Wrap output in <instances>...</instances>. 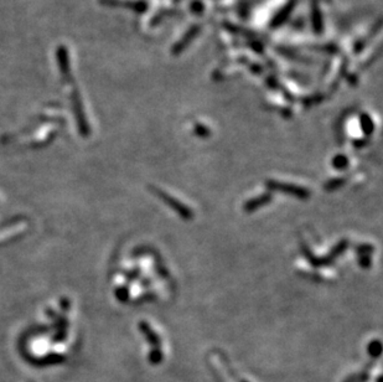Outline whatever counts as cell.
<instances>
[{
    "instance_id": "3",
    "label": "cell",
    "mask_w": 383,
    "mask_h": 382,
    "mask_svg": "<svg viewBox=\"0 0 383 382\" xmlns=\"http://www.w3.org/2000/svg\"><path fill=\"white\" fill-rule=\"evenodd\" d=\"M143 333L147 335V338L149 339V342H150L151 345H155L156 349H159V344H160L159 337L156 335V334H154L150 329H149V326H148L147 324H145V325H143Z\"/></svg>"
},
{
    "instance_id": "2",
    "label": "cell",
    "mask_w": 383,
    "mask_h": 382,
    "mask_svg": "<svg viewBox=\"0 0 383 382\" xmlns=\"http://www.w3.org/2000/svg\"><path fill=\"white\" fill-rule=\"evenodd\" d=\"M272 189H277V190H289L288 194L292 195H297L299 197H306L309 195V191L305 190V189L298 188V186H293V185H278V184H269Z\"/></svg>"
},
{
    "instance_id": "4",
    "label": "cell",
    "mask_w": 383,
    "mask_h": 382,
    "mask_svg": "<svg viewBox=\"0 0 383 382\" xmlns=\"http://www.w3.org/2000/svg\"><path fill=\"white\" fill-rule=\"evenodd\" d=\"M381 350H382V346H381L380 341H373L372 344L368 346V351H370V355L373 356V358H377L380 356Z\"/></svg>"
},
{
    "instance_id": "5",
    "label": "cell",
    "mask_w": 383,
    "mask_h": 382,
    "mask_svg": "<svg viewBox=\"0 0 383 382\" xmlns=\"http://www.w3.org/2000/svg\"><path fill=\"white\" fill-rule=\"evenodd\" d=\"M161 360H163V355H161L160 350H159V349L153 350V353L150 354L151 363H159Z\"/></svg>"
},
{
    "instance_id": "1",
    "label": "cell",
    "mask_w": 383,
    "mask_h": 382,
    "mask_svg": "<svg viewBox=\"0 0 383 382\" xmlns=\"http://www.w3.org/2000/svg\"><path fill=\"white\" fill-rule=\"evenodd\" d=\"M159 196L161 197V199L164 200V201L166 202V204L169 205V206H171L172 209H176L177 211H179V213H181L182 217H189V216L191 215L190 213V210H189L186 206H182L181 204H179V201H176V200L171 199L170 196H168L166 194H164V192H160L159 191Z\"/></svg>"
}]
</instances>
